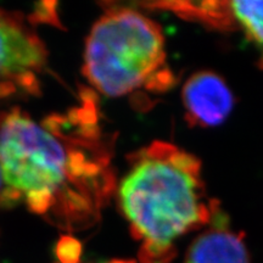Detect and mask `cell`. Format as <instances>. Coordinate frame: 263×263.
I'll return each mask as SVG.
<instances>
[{"mask_svg":"<svg viewBox=\"0 0 263 263\" xmlns=\"http://www.w3.org/2000/svg\"><path fill=\"white\" fill-rule=\"evenodd\" d=\"M18 203H21V200L6 182L4 171L0 164V210L11 209Z\"/></svg>","mask_w":263,"mask_h":263,"instance_id":"cell-9","label":"cell"},{"mask_svg":"<svg viewBox=\"0 0 263 263\" xmlns=\"http://www.w3.org/2000/svg\"><path fill=\"white\" fill-rule=\"evenodd\" d=\"M81 254V242L72 236H62L55 246V256L59 263H80Z\"/></svg>","mask_w":263,"mask_h":263,"instance_id":"cell-8","label":"cell"},{"mask_svg":"<svg viewBox=\"0 0 263 263\" xmlns=\"http://www.w3.org/2000/svg\"><path fill=\"white\" fill-rule=\"evenodd\" d=\"M116 136L101 124L98 97L81 91L66 112L34 120L0 111V164L21 203L67 233L90 229L116 194Z\"/></svg>","mask_w":263,"mask_h":263,"instance_id":"cell-1","label":"cell"},{"mask_svg":"<svg viewBox=\"0 0 263 263\" xmlns=\"http://www.w3.org/2000/svg\"><path fill=\"white\" fill-rule=\"evenodd\" d=\"M58 263H59V262H58Z\"/></svg>","mask_w":263,"mask_h":263,"instance_id":"cell-11","label":"cell"},{"mask_svg":"<svg viewBox=\"0 0 263 263\" xmlns=\"http://www.w3.org/2000/svg\"><path fill=\"white\" fill-rule=\"evenodd\" d=\"M185 263H250L244 235L230 229L217 211L209 227L190 244Z\"/></svg>","mask_w":263,"mask_h":263,"instance_id":"cell-6","label":"cell"},{"mask_svg":"<svg viewBox=\"0 0 263 263\" xmlns=\"http://www.w3.org/2000/svg\"><path fill=\"white\" fill-rule=\"evenodd\" d=\"M140 263H172L176 241L210 224L218 207L206 196L201 164L188 151L154 141L128 157L116 189Z\"/></svg>","mask_w":263,"mask_h":263,"instance_id":"cell-2","label":"cell"},{"mask_svg":"<svg viewBox=\"0 0 263 263\" xmlns=\"http://www.w3.org/2000/svg\"><path fill=\"white\" fill-rule=\"evenodd\" d=\"M32 22L0 8V100L41 94L48 50Z\"/></svg>","mask_w":263,"mask_h":263,"instance_id":"cell-4","label":"cell"},{"mask_svg":"<svg viewBox=\"0 0 263 263\" xmlns=\"http://www.w3.org/2000/svg\"><path fill=\"white\" fill-rule=\"evenodd\" d=\"M206 24L239 28L263 52V2H209Z\"/></svg>","mask_w":263,"mask_h":263,"instance_id":"cell-7","label":"cell"},{"mask_svg":"<svg viewBox=\"0 0 263 263\" xmlns=\"http://www.w3.org/2000/svg\"><path fill=\"white\" fill-rule=\"evenodd\" d=\"M183 105L185 116L197 127L222 124L234 107V95L221 76L212 71H200L184 84Z\"/></svg>","mask_w":263,"mask_h":263,"instance_id":"cell-5","label":"cell"},{"mask_svg":"<svg viewBox=\"0 0 263 263\" xmlns=\"http://www.w3.org/2000/svg\"><path fill=\"white\" fill-rule=\"evenodd\" d=\"M83 74L95 90L110 98L167 89L173 76L162 29L138 10L107 8L85 42Z\"/></svg>","mask_w":263,"mask_h":263,"instance_id":"cell-3","label":"cell"},{"mask_svg":"<svg viewBox=\"0 0 263 263\" xmlns=\"http://www.w3.org/2000/svg\"><path fill=\"white\" fill-rule=\"evenodd\" d=\"M106 263H136V261H132V259H112V261H108Z\"/></svg>","mask_w":263,"mask_h":263,"instance_id":"cell-10","label":"cell"}]
</instances>
